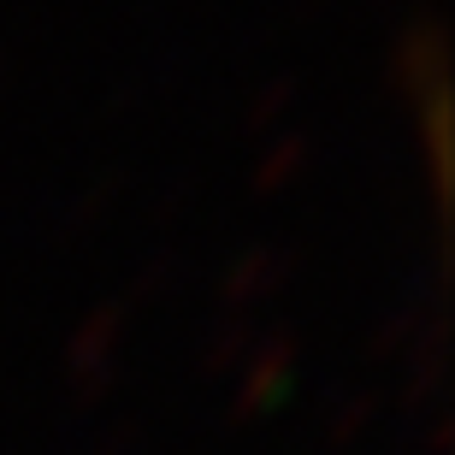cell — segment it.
<instances>
[{
  "label": "cell",
  "instance_id": "cell-1",
  "mask_svg": "<svg viewBox=\"0 0 455 455\" xmlns=\"http://www.w3.org/2000/svg\"><path fill=\"white\" fill-rule=\"evenodd\" d=\"M390 84L403 89L414 107H420L426 95L450 89V36H443L438 18H414V24L396 36V53H390Z\"/></svg>",
  "mask_w": 455,
  "mask_h": 455
},
{
  "label": "cell",
  "instance_id": "cell-2",
  "mask_svg": "<svg viewBox=\"0 0 455 455\" xmlns=\"http://www.w3.org/2000/svg\"><path fill=\"white\" fill-rule=\"evenodd\" d=\"M420 148H426V172H432V196L438 207L450 202V178H455V160H450V89L426 95L420 107Z\"/></svg>",
  "mask_w": 455,
  "mask_h": 455
},
{
  "label": "cell",
  "instance_id": "cell-3",
  "mask_svg": "<svg viewBox=\"0 0 455 455\" xmlns=\"http://www.w3.org/2000/svg\"><path fill=\"white\" fill-rule=\"evenodd\" d=\"M314 136L307 131H284L278 142H272L267 154H260V166H254V189H284L290 178H302L307 166H314Z\"/></svg>",
  "mask_w": 455,
  "mask_h": 455
},
{
  "label": "cell",
  "instance_id": "cell-4",
  "mask_svg": "<svg viewBox=\"0 0 455 455\" xmlns=\"http://www.w3.org/2000/svg\"><path fill=\"white\" fill-rule=\"evenodd\" d=\"M290 95H296V84H290V77L267 84V89H260V95L249 101V124H272V118H278V113L290 107Z\"/></svg>",
  "mask_w": 455,
  "mask_h": 455
},
{
  "label": "cell",
  "instance_id": "cell-5",
  "mask_svg": "<svg viewBox=\"0 0 455 455\" xmlns=\"http://www.w3.org/2000/svg\"><path fill=\"white\" fill-rule=\"evenodd\" d=\"M0 77H6V60H0Z\"/></svg>",
  "mask_w": 455,
  "mask_h": 455
}]
</instances>
